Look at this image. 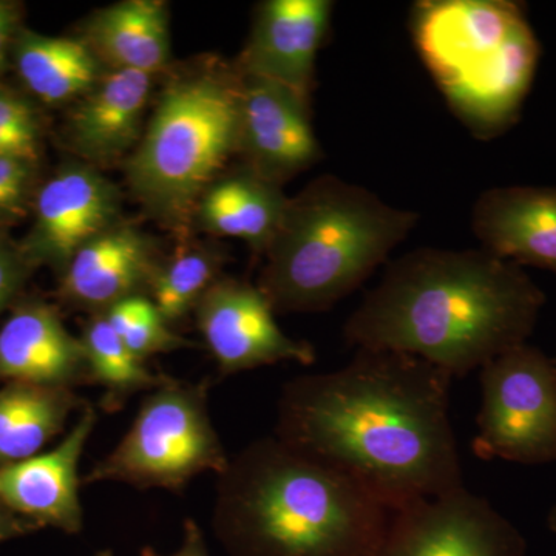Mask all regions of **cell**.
I'll use <instances>...</instances> for the list:
<instances>
[{
    "label": "cell",
    "instance_id": "cell-14",
    "mask_svg": "<svg viewBox=\"0 0 556 556\" xmlns=\"http://www.w3.org/2000/svg\"><path fill=\"white\" fill-rule=\"evenodd\" d=\"M161 262L155 241L121 219L73 255L56 298L70 308L104 313L121 300L149 295Z\"/></svg>",
    "mask_w": 556,
    "mask_h": 556
},
{
    "label": "cell",
    "instance_id": "cell-32",
    "mask_svg": "<svg viewBox=\"0 0 556 556\" xmlns=\"http://www.w3.org/2000/svg\"><path fill=\"white\" fill-rule=\"evenodd\" d=\"M548 527L556 533V504L555 507L552 508L551 514H548Z\"/></svg>",
    "mask_w": 556,
    "mask_h": 556
},
{
    "label": "cell",
    "instance_id": "cell-11",
    "mask_svg": "<svg viewBox=\"0 0 556 556\" xmlns=\"http://www.w3.org/2000/svg\"><path fill=\"white\" fill-rule=\"evenodd\" d=\"M33 211L22 254L33 268L61 274L84 244L121 222V193L90 164L68 163L40 186Z\"/></svg>",
    "mask_w": 556,
    "mask_h": 556
},
{
    "label": "cell",
    "instance_id": "cell-3",
    "mask_svg": "<svg viewBox=\"0 0 556 556\" xmlns=\"http://www.w3.org/2000/svg\"><path fill=\"white\" fill-rule=\"evenodd\" d=\"M388 518L364 486L276 437L218 475L214 530L229 556H375Z\"/></svg>",
    "mask_w": 556,
    "mask_h": 556
},
{
    "label": "cell",
    "instance_id": "cell-15",
    "mask_svg": "<svg viewBox=\"0 0 556 556\" xmlns=\"http://www.w3.org/2000/svg\"><path fill=\"white\" fill-rule=\"evenodd\" d=\"M332 9L334 3L329 0H266L255 13L237 70L276 80L309 98Z\"/></svg>",
    "mask_w": 556,
    "mask_h": 556
},
{
    "label": "cell",
    "instance_id": "cell-13",
    "mask_svg": "<svg viewBox=\"0 0 556 556\" xmlns=\"http://www.w3.org/2000/svg\"><path fill=\"white\" fill-rule=\"evenodd\" d=\"M97 422V409L87 405L56 447L0 466V503L38 529L79 533L84 527L79 464Z\"/></svg>",
    "mask_w": 556,
    "mask_h": 556
},
{
    "label": "cell",
    "instance_id": "cell-7",
    "mask_svg": "<svg viewBox=\"0 0 556 556\" xmlns=\"http://www.w3.org/2000/svg\"><path fill=\"white\" fill-rule=\"evenodd\" d=\"M208 388L207 380L167 378L150 391L129 431L83 484L123 482L181 493L199 475H222L230 457L208 413Z\"/></svg>",
    "mask_w": 556,
    "mask_h": 556
},
{
    "label": "cell",
    "instance_id": "cell-2",
    "mask_svg": "<svg viewBox=\"0 0 556 556\" xmlns=\"http://www.w3.org/2000/svg\"><path fill=\"white\" fill-rule=\"evenodd\" d=\"M546 295L484 249L419 248L387 266L348 318L350 345L412 354L453 379L527 343Z\"/></svg>",
    "mask_w": 556,
    "mask_h": 556
},
{
    "label": "cell",
    "instance_id": "cell-23",
    "mask_svg": "<svg viewBox=\"0 0 556 556\" xmlns=\"http://www.w3.org/2000/svg\"><path fill=\"white\" fill-rule=\"evenodd\" d=\"M79 339L86 351L89 383L104 390L100 402L104 412H119L131 396L150 393L169 378L153 372L146 361L135 356L102 314H91Z\"/></svg>",
    "mask_w": 556,
    "mask_h": 556
},
{
    "label": "cell",
    "instance_id": "cell-17",
    "mask_svg": "<svg viewBox=\"0 0 556 556\" xmlns=\"http://www.w3.org/2000/svg\"><path fill=\"white\" fill-rule=\"evenodd\" d=\"M481 249L496 257L556 274V188L485 190L471 212Z\"/></svg>",
    "mask_w": 556,
    "mask_h": 556
},
{
    "label": "cell",
    "instance_id": "cell-20",
    "mask_svg": "<svg viewBox=\"0 0 556 556\" xmlns=\"http://www.w3.org/2000/svg\"><path fill=\"white\" fill-rule=\"evenodd\" d=\"M83 39L110 70L156 75L169 65V10L161 0H124L91 14Z\"/></svg>",
    "mask_w": 556,
    "mask_h": 556
},
{
    "label": "cell",
    "instance_id": "cell-30",
    "mask_svg": "<svg viewBox=\"0 0 556 556\" xmlns=\"http://www.w3.org/2000/svg\"><path fill=\"white\" fill-rule=\"evenodd\" d=\"M141 556H166L160 555L155 548L150 546L142 547ZM167 556H211L208 555L206 541H204L203 530L199 522L192 518L186 519L185 529H182V543L175 554Z\"/></svg>",
    "mask_w": 556,
    "mask_h": 556
},
{
    "label": "cell",
    "instance_id": "cell-5",
    "mask_svg": "<svg viewBox=\"0 0 556 556\" xmlns=\"http://www.w3.org/2000/svg\"><path fill=\"white\" fill-rule=\"evenodd\" d=\"M412 31L450 109L468 129L492 138L517 119L540 54L518 3H416Z\"/></svg>",
    "mask_w": 556,
    "mask_h": 556
},
{
    "label": "cell",
    "instance_id": "cell-29",
    "mask_svg": "<svg viewBox=\"0 0 556 556\" xmlns=\"http://www.w3.org/2000/svg\"><path fill=\"white\" fill-rule=\"evenodd\" d=\"M21 31V9L17 3L0 0V75L5 72L14 39Z\"/></svg>",
    "mask_w": 556,
    "mask_h": 556
},
{
    "label": "cell",
    "instance_id": "cell-8",
    "mask_svg": "<svg viewBox=\"0 0 556 556\" xmlns=\"http://www.w3.org/2000/svg\"><path fill=\"white\" fill-rule=\"evenodd\" d=\"M475 455L522 466L556 463V362L522 343L481 368Z\"/></svg>",
    "mask_w": 556,
    "mask_h": 556
},
{
    "label": "cell",
    "instance_id": "cell-21",
    "mask_svg": "<svg viewBox=\"0 0 556 556\" xmlns=\"http://www.w3.org/2000/svg\"><path fill=\"white\" fill-rule=\"evenodd\" d=\"M11 58L25 87L51 105L80 100L105 73L83 38H56L25 28L14 39Z\"/></svg>",
    "mask_w": 556,
    "mask_h": 556
},
{
    "label": "cell",
    "instance_id": "cell-22",
    "mask_svg": "<svg viewBox=\"0 0 556 556\" xmlns=\"http://www.w3.org/2000/svg\"><path fill=\"white\" fill-rule=\"evenodd\" d=\"M89 402L75 388L9 382L0 388V466L42 453Z\"/></svg>",
    "mask_w": 556,
    "mask_h": 556
},
{
    "label": "cell",
    "instance_id": "cell-6",
    "mask_svg": "<svg viewBox=\"0 0 556 556\" xmlns=\"http://www.w3.org/2000/svg\"><path fill=\"white\" fill-rule=\"evenodd\" d=\"M240 73L211 64L170 76L127 161L131 192L161 222L188 225L208 186L239 155Z\"/></svg>",
    "mask_w": 556,
    "mask_h": 556
},
{
    "label": "cell",
    "instance_id": "cell-24",
    "mask_svg": "<svg viewBox=\"0 0 556 556\" xmlns=\"http://www.w3.org/2000/svg\"><path fill=\"white\" fill-rule=\"evenodd\" d=\"M225 255L218 249L185 248L156 269L148 298L167 324H177L195 311L208 288L222 277Z\"/></svg>",
    "mask_w": 556,
    "mask_h": 556
},
{
    "label": "cell",
    "instance_id": "cell-33",
    "mask_svg": "<svg viewBox=\"0 0 556 556\" xmlns=\"http://www.w3.org/2000/svg\"><path fill=\"white\" fill-rule=\"evenodd\" d=\"M93 556H113V552L112 551H101V552H98V554H94Z\"/></svg>",
    "mask_w": 556,
    "mask_h": 556
},
{
    "label": "cell",
    "instance_id": "cell-25",
    "mask_svg": "<svg viewBox=\"0 0 556 556\" xmlns=\"http://www.w3.org/2000/svg\"><path fill=\"white\" fill-rule=\"evenodd\" d=\"M101 314L108 318L110 327L115 329L131 353L142 361L156 354L195 348L192 340L172 331V325L164 320L148 295L121 300Z\"/></svg>",
    "mask_w": 556,
    "mask_h": 556
},
{
    "label": "cell",
    "instance_id": "cell-10",
    "mask_svg": "<svg viewBox=\"0 0 556 556\" xmlns=\"http://www.w3.org/2000/svg\"><path fill=\"white\" fill-rule=\"evenodd\" d=\"M193 313L223 378L280 362H316L317 353L309 342L281 331L276 311L257 285L222 276Z\"/></svg>",
    "mask_w": 556,
    "mask_h": 556
},
{
    "label": "cell",
    "instance_id": "cell-18",
    "mask_svg": "<svg viewBox=\"0 0 556 556\" xmlns=\"http://www.w3.org/2000/svg\"><path fill=\"white\" fill-rule=\"evenodd\" d=\"M153 76L110 70L72 110L67 137L75 152L93 164H109L141 141Z\"/></svg>",
    "mask_w": 556,
    "mask_h": 556
},
{
    "label": "cell",
    "instance_id": "cell-27",
    "mask_svg": "<svg viewBox=\"0 0 556 556\" xmlns=\"http://www.w3.org/2000/svg\"><path fill=\"white\" fill-rule=\"evenodd\" d=\"M38 163L0 156V225L13 223L28 214L36 192Z\"/></svg>",
    "mask_w": 556,
    "mask_h": 556
},
{
    "label": "cell",
    "instance_id": "cell-16",
    "mask_svg": "<svg viewBox=\"0 0 556 556\" xmlns=\"http://www.w3.org/2000/svg\"><path fill=\"white\" fill-rule=\"evenodd\" d=\"M0 382L89 386L86 351L70 334L56 306L22 300L0 328Z\"/></svg>",
    "mask_w": 556,
    "mask_h": 556
},
{
    "label": "cell",
    "instance_id": "cell-34",
    "mask_svg": "<svg viewBox=\"0 0 556 556\" xmlns=\"http://www.w3.org/2000/svg\"><path fill=\"white\" fill-rule=\"evenodd\" d=\"M554 358H555V362H556V356Z\"/></svg>",
    "mask_w": 556,
    "mask_h": 556
},
{
    "label": "cell",
    "instance_id": "cell-1",
    "mask_svg": "<svg viewBox=\"0 0 556 556\" xmlns=\"http://www.w3.org/2000/svg\"><path fill=\"white\" fill-rule=\"evenodd\" d=\"M452 380L412 354L357 348L345 367L285 383L274 437L397 510L464 486Z\"/></svg>",
    "mask_w": 556,
    "mask_h": 556
},
{
    "label": "cell",
    "instance_id": "cell-28",
    "mask_svg": "<svg viewBox=\"0 0 556 556\" xmlns=\"http://www.w3.org/2000/svg\"><path fill=\"white\" fill-rule=\"evenodd\" d=\"M33 270L35 268L22 254L20 244L0 236V314L20 302L22 289Z\"/></svg>",
    "mask_w": 556,
    "mask_h": 556
},
{
    "label": "cell",
    "instance_id": "cell-31",
    "mask_svg": "<svg viewBox=\"0 0 556 556\" xmlns=\"http://www.w3.org/2000/svg\"><path fill=\"white\" fill-rule=\"evenodd\" d=\"M35 530H38V527L31 525L27 519L17 517L10 508L0 503V544L14 540V538L28 535Z\"/></svg>",
    "mask_w": 556,
    "mask_h": 556
},
{
    "label": "cell",
    "instance_id": "cell-26",
    "mask_svg": "<svg viewBox=\"0 0 556 556\" xmlns=\"http://www.w3.org/2000/svg\"><path fill=\"white\" fill-rule=\"evenodd\" d=\"M40 142L42 127L31 102L0 84V156L38 163Z\"/></svg>",
    "mask_w": 556,
    "mask_h": 556
},
{
    "label": "cell",
    "instance_id": "cell-19",
    "mask_svg": "<svg viewBox=\"0 0 556 556\" xmlns=\"http://www.w3.org/2000/svg\"><path fill=\"white\" fill-rule=\"evenodd\" d=\"M288 204L283 186L260 177L243 164L239 169L219 175L208 186L193 218L212 236L247 241L254 255L265 257Z\"/></svg>",
    "mask_w": 556,
    "mask_h": 556
},
{
    "label": "cell",
    "instance_id": "cell-4",
    "mask_svg": "<svg viewBox=\"0 0 556 556\" xmlns=\"http://www.w3.org/2000/svg\"><path fill=\"white\" fill-rule=\"evenodd\" d=\"M417 219L416 212L325 175L289 199L257 287L276 313L332 308L387 262Z\"/></svg>",
    "mask_w": 556,
    "mask_h": 556
},
{
    "label": "cell",
    "instance_id": "cell-12",
    "mask_svg": "<svg viewBox=\"0 0 556 556\" xmlns=\"http://www.w3.org/2000/svg\"><path fill=\"white\" fill-rule=\"evenodd\" d=\"M239 155L249 169L280 186L309 169L321 156L309 98L276 80L240 73Z\"/></svg>",
    "mask_w": 556,
    "mask_h": 556
},
{
    "label": "cell",
    "instance_id": "cell-9",
    "mask_svg": "<svg viewBox=\"0 0 556 556\" xmlns=\"http://www.w3.org/2000/svg\"><path fill=\"white\" fill-rule=\"evenodd\" d=\"M518 530L466 486L390 511L375 556H521Z\"/></svg>",
    "mask_w": 556,
    "mask_h": 556
}]
</instances>
